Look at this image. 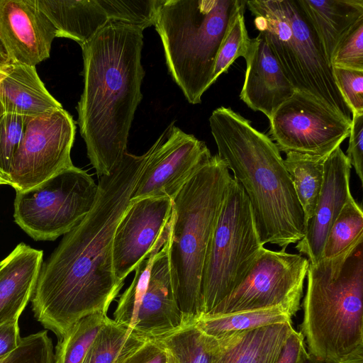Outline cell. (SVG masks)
I'll return each mask as SVG.
<instances>
[{
    "label": "cell",
    "mask_w": 363,
    "mask_h": 363,
    "mask_svg": "<svg viewBox=\"0 0 363 363\" xmlns=\"http://www.w3.org/2000/svg\"><path fill=\"white\" fill-rule=\"evenodd\" d=\"M5 113V112H4V110L3 106H2L1 103V101H0V116H1L3 113Z\"/></svg>",
    "instance_id": "44"
},
{
    "label": "cell",
    "mask_w": 363,
    "mask_h": 363,
    "mask_svg": "<svg viewBox=\"0 0 363 363\" xmlns=\"http://www.w3.org/2000/svg\"><path fill=\"white\" fill-rule=\"evenodd\" d=\"M0 101L5 113L25 117L62 108L45 88L35 67L17 62L0 69Z\"/></svg>",
    "instance_id": "20"
},
{
    "label": "cell",
    "mask_w": 363,
    "mask_h": 363,
    "mask_svg": "<svg viewBox=\"0 0 363 363\" xmlns=\"http://www.w3.org/2000/svg\"><path fill=\"white\" fill-rule=\"evenodd\" d=\"M172 200L166 196L130 201L116 228L113 243V265L118 281L123 283L150 252L167 228Z\"/></svg>",
    "instance_id": "15"
},
{
    "label": "cell",
    "mask_w": 363,
    "mask_h": 363,
    "mask_svg": "<svg viewBox=\"0 0 363 363\" xmlns=\"http://www.w3.org/2000/svg\"><path fill=\"white\" fill-rule=\"evenodd\" d=\"M297 2L330 64L339 42L363 18V0H297Z\"/></svg>",
    "instance_id": "23"
},
{
    "label": "cell",
    "mask_w": 363,
    "mask_h": 363,
    "mask_svg": "<svg viewBox=\"0 0 363 363\" xmlns=\"http://www.w3.org/2000/svg\"><path fill=\"white\" fill-rule=\"evenodd\" d=\"M231 178L225 162L212 155L172 199L169 261L184 324L194 323L202 315L203 267Z\"/></svg>",
    "instance_id": "4"
},
{
    "label": "cell",
    "mask_w": 363,
    "mask_h": 363,
    "mask_svg": "<svg viewBox=\"0 0 363 363\" xmlns=\"http://www.w3.org/2000/svg\"><path fill=\"white\" fill-rule=\"evenodd\" d=\"M246 7L294 89L314 96L351 121L332 67L297 0L246 1Z\"/></svg>",
    "instance_id": "7"
},
{
    "label": "cell",
    "mask_w": 363,
    "mask_h": 363,
    "mask_svg": "<svg viewBox=\"0 0 363 363\" xmlns=\"http://www.w3.org/2000/svg\"><path fill=\"white\" fill-rule=\"evenodd\" d=\"M352 166L340 146L324 162L322 188L312 218L306 224L303 238L295 248L305 255L310 264L320 259L326 235L342 207L352 196L350 181Z\"/></svg>",
    "instance_id": "17"
},
{
    "label": "cell",
    "mask_w": 363,
    "mask_h": 363,
    "mask_svg": "<svg viewBox=\"0 0 363 363\" xmlns=\"http://www.w3.org/2000/svg\"><path fill=\"white\" fill-rule=\"evenodd\" d=\"M0 185H11V182L2 174L0 173Z\"/></svg>",
    "instance_id": "43"
},
{
    "label": "cell",
    "mask_w": 363,
    "mask_h": 363,
    "mask_svg": "<svg viewBox=\"0 0 363 363\" xmlns=\"http://www.w3.org/2000/svg\"><path fill=\"white\" fill-rule=\"evenodd\" d=\"M352 116L349 146L346 156L362 183L363 114H352Z\"/></svg>",
    "instance_id": "37"
},
{
    "label": "cell",
    "mask_w": 363,
    "mask_h": 363,
    "mask_svg": "<svg viewBox=\"0 0 363 363\" xmlns=\"http://www.w3.org/2000/svg\"><path fill=\"white\" fill-rule=\"evenodd\" d=\"M143 29L109 21L81 45L84 89L78 125L98 177L109 175L127 152L129 132L143 95Z\"/></svg>",
    "instance_id": "2"
},
{
    "label": "cell",
    "mask_w": 363,
    "mask_h": 363,
    "mask_svg": "<svg viewBox=\"0 0 363 363\" xmlns=\"http://www.w3.org/2000/svg\"><path fill=\"white\" fill-rule=\"evenodd\" d=\"M55 352L48 330L21 338L18 347L0 357V363H54Z\"/></svg>",
    "instance_id": "32"
},
{
    "label": "cell",
    "mask_w": 363,
    "mask_h": 363,
    "mask_svg": "<svg viewBox=\"0 0 363 363\" xmlns=\"http://www.w3.org/2000/svg\"><path fill=\"white\" fill-rule=\"evenodd\" d=\"M98 191L86 171L72 166L30 189L16 191V223L35 240H55L91 211Z\"/></svg>",
    "instance_id": "10"
},
{
    "label": "cell",
    "mask_w": 363,
    "mask_h": 363,
    "mask_svg": "<svg viewBox=\"0 0 363 363\" xmlns=\"http://www.w3.org/2000/svg\"><path fill=\"white\" fill-rule=\"evenodd\" d=\"M109 21L138 26H153L157 0H99Z\"/></svg>",
    "instance_id": "31"
},
{
    "label": "cell",
    "mask_w": 363,
    "mask_h": 363,
    "mask_svg": "<svg viewBox=\"0 0 363 363\" xmlns=\"http://www.w3.org/2000/svg\"><path fill=\"white\" fill-rule=\"evenodd\" d=\"M131 331L110 318L90 345L82 363H113Z\"/></svg>",
    "instance_id": "30"
},
{
    "label": "cell",
    "mask_w": 363,
    "mask_h": 363,
    "mask_svg": "<svg viewBox=\"0 0 363 363\" xmlns=\"http://www.w3.org/2000/svg\"><path fill=\"white\" fill-rule=\"evenodd\" d=\"M291 316L279 308L201 315L194 323L206 335L222 341L233 335L272 324L291 321Z\"/></svg>",
    "instance_id": "24"
},
{
    "label": "cell",
    "mask_w": 363,
    "mask_h": 363,
    "mask_svg": "<svg viewBox=\"0 0 363 363\" xmlns=\"http://www.w3.org/2000/svg\"><path fill=\"white\" fill-rule=\"evenodd\" d=\"M211 132L218 155L242 187L262 244L286 250L305 235L306 220L276 144L230 107L215 109Z\"/></svg>",
    "instance_id": "3"
},
{
    "label": "cell",
    "mask_w": 363,
    "mask_h": 363,
    "mask_svg": "<svg viewBox=\"0 0 363 363\" xmlns=\"http://www.w3.org/2000/svg\"><path fill=\"white\" fill-rule=\"evenodd\" d=\"M43 250L23 242L0 262V325L18 320L33 295Z\"/></svg>",
    "instance_id": "19"
},
{
    "label": "cell",
    "mask_w": 363,
    "mask_h": 363,
    "mask_svg": "<svg viewBox=\"0 0 363 363\" xmlns=\"http://www.w3.org/2000/svg\"><path fill=\"white\" fill-rule=\"evenodd\" d=\"M52 23L57 38L76 41L81 46L108 21L99 0H35Z\"/></svg>",
    "instance_id": "22"
},
{
    "label": "cell",
    "mask_w": 363,
    "mask_h": 363,
    "mask_svg": "<svg viewBox=\"0 0 363 363\" xmlns=\"http://www.w3.org/2000/svg\"><path fill=\"white\" fill-rule=\"evenodd\" d=\"M331 67L363 71V18L347 32L335 49Z\"/></svg>",
    "instance_id": "35"
},
{
    "label": "cell",
    "mask_w": 363,
    "mask_h": 363,
    "mask_svg": "<svg viewBox=\"0 0 363 363\" xmlns=\"http://www.w3.org/2000/svg\"><path fill=\"white\" fill-rule=\"evenodd\" d=\"M362 238V206L352 196L342 207L326 235L321 259H330L339 255Z\"/></svg>",
    "instance_id": "27"
},
{
    "label": "cell",
    "mask_w": 363,
    "mask_h": 363,
    "mask_svg": "<svg viewBox=\"0 0 363 363\" xmlns=\"http://www.w3.org/2000/svg\"><path fill=\"white\" fill-rule=\"evenodd\" d=\"M9 55L5 50L1 40H0V69L11 64Z\"/></svg>",
    "instance_id": "41"
},
{
    "label": "cell",
    "mask_w": 363,
    "mask_h": 363,
    "mask_svg": "<svg viewBox=\"0 0 363 363\" xmlns=\"http://www.w3.org/2000/svg\"><path fill=\"white\" fill-rule=\"evenodd\" d=\"M148 158L126 152L113 171L100 177L95 203L43 263L31 307L34 317L58 339L82 318L107 314L123 283L116 279L113 243Z\"/></svg>",
    "instance_id": "1"
},
{
    "label": "cell",
    "mask_w": 363,
    "mask_h": 363,
    "mask_svg": "<svg viewBox=\"0 0 363 363\" xmlns=\"http://www.w3.org/2000/svg\"><path fill=\"white\" fill-rule=\"evenodd\" d=\"M109 319L107 314L94 313L75 323L58 339L54 363H82L90 345Z\"/></svg>",
    "instance_id": "28"
},
{
    "label": "cell",
    "mask_w": 363,
    "mask_h": 363,
    "mask_svg": "<svg viewBox=\"0 0 363 363\" xmlns=\"http://www.w3.org/2000/svg\"><path fill=\"white\" fill-rule=\"evenodd\" d=\"M27 118L8 113L0 116V173L9 180L11 162L23 136Z\"/></svg>",
    "instance_id": "34"
},
{
    "label": "cell",
    "mask_w": 363,
    "mask_h": 363,
    "mask_svg": "<svg viewBox=\"0 0 363 363\" xmlns=\"http://www.w3.org/2000/svg\"><path fill=\"white\" fill-rule=\"evenodd\" d=\"M335 83L352 114H363V71L332 67Z\"/></svg>",
    "instance_id": "36"
},
{
    "label": "cell",
    "mask_w": 363,
    "mask_h": 363,
    "mask_svg": "<svg viewBox=\"0 0 363 363\" xmlns=\"http://www.w3.org/2000/svg\"><path fill=\"white\" fill-rule=\"evenodd\" d=\"M263 248L250 201L241 185L231 178L203 267L202 315L208 314L242 282Z\"/></svg>",
    "instance_id": "8"
},
{
    "label": "cell",
    "mask_w": 363,
    "mask_h": 363,
    "mask_svg": "<svg viewBox=\"0 0 363 363\" xmlns=\"http://www.w3.org/2000/svg\"><path fill=\"white\" fill-rule=\"evenodd\" d=\"M351 122L314 96L296 90L269 119L267 135L279 152L328 156L349 137Z\"/></svg>",
    "instance_id": "13"
},
{
    "label": "cell",
    "mask_w": 363,
    "mask_h": 363,
    "mask_svg": "<svg viewBox=\"0 0 363 363\" xmlns=\"http://www.w3.org/2000/svg\"><path fill=\"white\" fill-rule=\"evenodd\" d=\"M18 320L0 325V357L15 350L21 340Z\"/></svg>",
    "instance_id": "39"
},
{
    "label": "cell",
    "mask_w": 363,
    "mask_h": 363,
    "mask_svg": "<svg viewBox=\"0 0 363 363\" xmlns=\"http://www.w3.org/2000/svg\"><path fill=\"white\" fill-rule=\"evenodd\" d=\"M327 157L289 152L284 160L304 213L306 226L315 213L323 185L324 162Z\"/></svg>",
    "instance_id": "25"
},
{
    "label": "cell",
    "mask_w": 363,
    "mask_h": 363,
    "mask_svg": "<svg viewBox=\"0 0 363 363\" xmlns=\"http://www.w3.org/2000/svg\"><path fill=\"white\" fill-rule=\"evenodd\" d=\"M299 332L307 351L334 363L363 343V238L330 259L310 264Z\"/></svg>",
    "instance_id": "5"
},
{
    "label": "cell",
    "mask_w": 363,
    "mask_h": 363,
    "mask_svg": "<svg viewBox=\"0 0 363 363\" xmlns=\"http://www.w3.org/2000/svg\"><path fill=\"white\" fill-rule=\"evenodd\" d=\"M334 363H363V343L343 355Z\"/></svg>",
    "instance_id": "40"
},
{
    "label": "cell",
    "mask_w": 363,
    "mask_h": 363,
    "mask_svg": "<svg viewBox=\"0 0 363 363\" xmlns=\"http://www.w3.org/2000/svg\"><path fill=\"white\" fill-rule=\"evenodd\" d=\"M292 321L272 324L222 340L213 363H276L291 333Z\"/></svg>",
    "instance_id": "21"
},
{
    "label": "cell",
    "mask_w": 363,
    "mask_h": 363,
    "mask_svg": "<svg viewBox=\"0 0 363 363\" xmlns=\"http://www.w3.org/2000/svg\"><path fill=\"white\" fill-rule=\"evenodd\" d=\"M306 352L303 336L299 331L294 329L276 363H300Z\"/></svg>",
    "instance_id": "38"
},
{
    "label": "cell",
    "mask_w": 363,
    "mask_h": 363,
    "mask_svg": "<svg viewBox=\"0 0 363 363\" xmlns=\"http://www.w3.org/2000/svg\"><path fill=\"white\" fill-rule=\"evenodd\" d=\"M244 58L246 72L240 98L252 110L262 112L269 120L296 89L262 33L250 38Z\"/></svg>",
    "instance_id": "18"
},
{
    "label": "cell",
    "mask_w": 363,
    "mask_h": 363,
    "mask_svg": "<svg viewBox=\"0 0 363 363\" xmlns=\"http://www.w3.org/2000/svg\"><path fill=\"white\" fill-rule=\"evenodd\" d=\"M75 133V122L63 108L28 117L9 170L11 186L26 190L73 166Z\"/></svg>",
    "instance_id": "12"
},
{
    "label": "cell",
    "mask_w": 363,
    "mask_h": 363,
    "mask_svg": "<svg viewBox=\"0 0 363 363\" xmlns=\"http://www.w3.org/2000/svg\"><path fill=\"white\" fill-rule=\"evenodd\" d=\"M246 0H157L153 26L168 71L189 103L201 102L213 84L224 37Z\"/></svg>",
    "instance_id": "6"
},
{
    "label": "cell",
    "mask_w": 363,
    "mask_h": 363,
    "mask_svg": "<svg viewBox=\"0 0 363 363\" xmlns=\"http://www.w3.org/2000/svg\"><path fill=\"white\" fill-rule=\"evenodd\" d=\"M300 363H327L315 358L312 354H309L308 351L303 356Z\"/></svg>",
    "instance_id": "42"
},
{
    "label": "cell",
    "mask_w": 363,
    "mask_h": 363,
    "mask_svg": "<svg viewBox=\"0 0 363 363\" xmlns=\"http://www.w3.org/2000/svg\"><path fill=\"white\" fill-rule=\"evenodd\" d=\"M245 9L236 13L222 42L214 65L213 83L237 58L245 57L247 52L250 38L245 22Z\"/></svg>",
    "instance_id": "29"
},
{
    "label": "cell",
    "mask_w": 363,
    "mask_h": 363,
    "mask_svg": "<svg viewBox=\"0 0 363 363\" xmlns=\"http://www.w3.org/2000/svg\"><path fill=\"white\" fill-rule=\"evenodd\" d=\"M175 363H213L221 342L204 334L195 323L181 327L158 339Z\"/></svg>",
    "instance_id": "26"
},
{
    "label": "cell",
    "mask_w": 363,
    "mask_h": 363,
    "mask_svg": "<svg viewBox=\"0 0 363 363\" xmlns=\"http://www.w3.org/2000/svg\"><path fill=\"white\" fill-rule=\"evenodd\" d=\"M147 161L130 201L166 196L172 200L211 157L204 142L172 122L147 150Z\"/></svg>",
    "instance_id": "14"
},
{
    "label": "cell",
    "mask_w": 363,
    "mask_h": 363,
    "mask_svg": "<svg viewBox=\"0 0 363 363\" xmlns=\"http://www.w3.org/2000/svg\"><path fill=\"white\" fill-rule=\"evenodd\" d=\"M113 363H175L158 340H146L132 332Z\"/></svg>",
    "instance_id": "33"
},
{
    "label": "cell",
    "mask_w": 363,
    "mask_h": 363,
    "mask_svg": "<svg viewBox=\"0 0 363 363\" xmlns=\"http://www.w3.org/2000/svg\"><path fill=\"white\" fill-rule=\"evenodd\" d=\"M57 33L35 0H0V40L11 62L35 67Z\"/></svg>",
    "instance_id": "16"
},
{
    "label": "cell",
    "mask_w": 363,
    "mask_h": 363,
    "mask_svg": "<svg viewBox=\"0 0 363 363\" xmlns=\"http://www.w3.org/2000/svg\"><path fill=\"white\" fill-rule=\"evenodd\" d=\"M308 266L301 254L264 247L242 282L205 315L279 308L293 317L301 308Z\"/></svg>",
    "instance_id": "11"
},
{
    "label": "cell",
    "mask_w": 363,
    "mask_h": 363,
    "mask_svg": "<svg viewBox=\"0 0 363 363\" xmlns=\"http://www.w3.org/2000/svg\"><path fill=\"white\" fill-rule=\"evenodd\" d=\"M169 223L137 265L117 302L113 320L146 340H158L184 323L175 298L169 261Z\"/></svg>",
    "instance_id": "9"
}]
</instances>
